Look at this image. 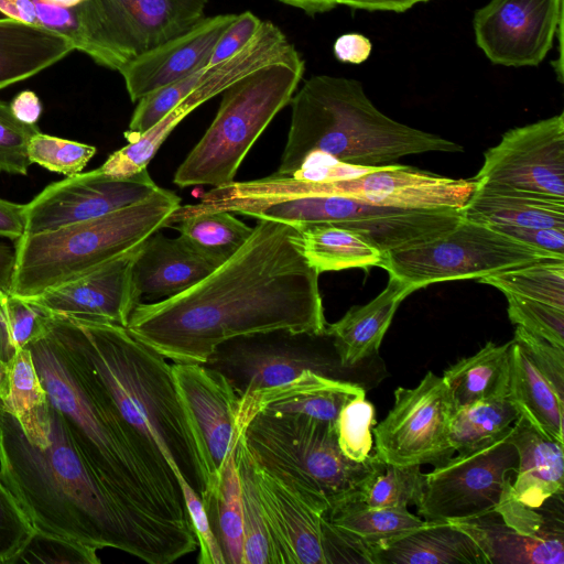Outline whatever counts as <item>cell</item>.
I'll return each instance as SVG.
<instances>
[{
	"label": "cell",
	"instance_id": "49",
	"mask_svg": "<svg viewBox=\"0 0 564 564\" xmlns=\"http://www.w3.org/2000/svg\"><path fill=\"white\" fill-rule=\"evenodd\" d=\"M34 533L28 516L0 480V563H14Z\"/></svg>",
	"mask_w": 564,
	"mask_h": 564
},
{
	"label": "cell",
	"instance_id": "56",
	"mask_svg": "<svg viewBox=\"0 0 564 564\" xmlns=\"http://www.w3.org/2000/svg\"><path fill=\"white\" fill-rule=\"evenodd\" d=\"M9 105L17 119L28 124H36L42 112V105L35 93L23 90Z\"/></svg>",
	"mask_w": 564,
	"mask_h": 564
},
{
	"label": "cell",
	"instance_id": "11",
	"mask_svg": "<svg viewBox=\"0 0 564 564\" xmlns=\"http://www.w3.org/2000/svg\"><path fill=\"white\" fill-rule=\"evenodd\" d=\"M207 0H87L77 7L84 53L118 70L204 17Z\"/></svg>",
	"mask_w": 564,
	"mask_h": 564
},
{
	"label": "cell",
	"instance_id": "48",
	"mask_svg": "<svg viewBox=\"0 0 564 564\" xmlns=\"http://www.w3.org/2000/svg\"><path fill=\"white\" fill-rule=\"evenodd\" d=\"M98 550L35 531L14 563L99 564Z\"/></svg>",
	"mask_w": 564,
	"mask_h": 564
},
{
	"label": "cell",
	"instance_id": "44",
	"mask_svg": "<svg viewBox=\"0 0 564 564\" xmlns=\"http://www.w3.org/2000/svg\"><path fill=\"white\" fill-rule=\"evenodd\" d=\"M375 408L366 394L349 400L340 410L336 430L338 445L346 457L361 463L372 454L376 425Z\"/></svg>",
	"mask_w": 564,
	"mask_h": 564
},
{
	"label": "cell",
	"instance_id": "58",
	"mask_svg": "<svg viewBox=\"0 0 564 564\" xmlns=\"http://www.w3.org/2000/svg\"><path fill=\"white\" fill-rule=\"evenodd\" d=\"M14 267V247L0 241V288L10 291Z\"/></svg>",
	"mask_w": 564,
	"mask_h": 564
},
{
	"label": "cell",
	"instance_id": "50",
	"mask_svg": "<svg viewBox=\"0 0 564 564\" xmlns=\"http://www.w3.org/2000/svg\"><path fill=\"white\" fill-rule=\"evenodd\" d=\"M513 339L522 346L555 392L564 399V348L529 333L521 326L516 327Z\"/></svg>",
	"mask_w": 564,
	"mask_h": 564
},
{
	"label": "cell",
	"instance_id": "33",
	"mask_svg": "<svg viewBox=\"0 0 564 564\" xmlns=\"http://www.w3.org/2000/svg\"><path fill=\"white\" fill-rule=\"evenodd\" d=\"M511 340L488 341L470 357L459 359L444 371L455 409L509 393Z\"/></svg>",
	"mask_w": 564,
	"mask_h": 564
},
{
	"label": "cell",
	"instance_id": "37",
	"mask_svg": "<svg viewBox=\"0 0 564 564\" xmlns=\"http://www.w3.org/2000/svg\"><path fill=\"white\" fill-rule=\"evenodd\" d=\"M169 227L177 230L192 248L217 267L234 256L252 232V227L230 212L188 216Z\"/></svg>",
	"mask_w": 564,
	"mask_h": 564
},
{
	"label": "cell",
	"instance_id": "15",
	"mask_svg": "<svg viewBox=\"0 0 564 564\" xmlns=\"http://www.w3.org/2000/svg\"><path fill=\"white\" fill-rule=\"evenodd\" d=\"M158 185L148 169L113 176L100 169L51 183L25 204V232L37 234L98 218L151 195Z\"/></svg>",
	"mask_w": 564,
	"mask_h": 564
},
{
	"label": "cell",
	"instance_id": "28",
	"mask_svg": "<svg viewBox=\"0 0 564 564\" xmlns=\"http://www.w3.org/2000/svg\"><path fill=\"white\" fill-rule=\"evenodd\" d=\"M324 518L369 564L379 551L426 523L408 508H372L359 499L328 509Z\"/></svg>",
	"mask_w": 564,
	"mask_h": 564
},
{
	"label": "cell",
	"instance_id": "30",
	"mask_svg": "<svg viewBox=\"0 0 564 564\" xmlns=\"http://www.w3.org/2000/svg\"><path fill=\"white\" fill-rule=\"evenodd\" d=\"M74 50L64 35L0 18V89L44 70Z\"/></svg>",
	"mask_w": 564,
	"mask_h": 564
},
{
	"label": "cell",
	"instance_id": "21",
	"mask_svg": "<svg viewBox=\"0 0 564 564\" xmlns=\"http://www.w3.org/2000/svg\"><path fill=\"white\" fill-rule=\"evenodd\" d=\"M237 14L205 17L186 32L133 57L119 69L131 101L207 67L214 46Z\"/></svg>",
	"mask_w": 564,
	"mask_h": 564
},
{
	"label": "cell",
	"instance_id": "6",
	"mask_svg": "<svg viewBox=\"0 0 564 564\" xmlns=\"http://www.w3.org/2000/svg\"><path fill=\"white\" fill-rule=\"evenodd\" d=\"M242 437L256 463L328 509L360 499L384 467L376 453L361 463L349 459L338 445L336 425L306 415L259 413Z\"/></svg>",
	"mask_w": 564,
	"mask_h": 564
},
{
	"label": "cell",
	"instance_id": "47",
	"mask_svg": "<svg viewBox=\"0 0 564 564\" xmlns=\"http://www.w3.org/2000/svg\"><path fill=\"white\" fill-rule=\"evenodd\" d=\"M40 130L14 117L10 105L0 100V172L26 175L30 162L28 144Z\"/></svg>",
	"mask_w": 564,
	"mask_h": 564
},
{
	"label": "cell",
	"instance_id": "38",
	"mask_svg": "<svg viewBox=\"0 0 564 564\" xmlns=\"http://www.w3.org/2000/svg\"><path fill=\"white\" fill-rule=\"evenodd\" d=\"M505 295L539 301L564 310V259H544L478 279Z\"/></svg>",
	"mask_w": 564,
	"mask_h": 564
},
{
	"label": "cell",
	"instance_id": "31",
	"mask_svg": "<svg viewBox=\"0 0 564 564\" xmlns=\"http://www.w3.org/2000/svg\"><path fill=\"white\" fill-rule=\"evenodd\" d=\"M489 564L478 544L451 522L426 521L373 556V564Z\"/></svg>",
	"mask_w": 564,
	"mask_h": 564
},
{
	"label": "cell",
	"instance_id": "41",
	"mask_svg": "<svg viewBox=\"0 0 564 564\" xmlns=\"http://www.w3.org/2000/svg\"><path fill=\"white\" fill-rule=\"evenodd\" d=\"M9 394L0 400L26 432L39 423L41 411L48 403L47 393L35 369L28 347L20 349L8 362Z\"/></svg>",
	"mask_w": 564,
	"mask_h": 564
},
{
	"label": "cell",
	"instance_id": "40",
	"mask_svg": "<svg viewBox=\"0 0 564 564\" xmlns=\"http://www.w3.org/2000/svg\"><path fill=\"white\" fill-rule=\"evenodd\" d=\"M48 314L0 288V360L8 365L14 355L47 333Z\"/></svg>",
	"mask_w": 564,
	"mask_h": 564
},
{
	"label": "cell",
	"instance_id": "52",
	"mask_svg": "<svg viewBox=\"0 0 564 564\" xmlns=\"http://www.w3.org/2000/svg\"><path fill=\"white\" fill-rule=\"evenodd\" d=\"M263 21L251 11L237 14L216 42L207 67L229 59L256 36Z\"/></svg>",
	"mask_w": 564,
	"mask_h": 564
},
{
	"label": "cell",
	"instance_id": "59",
	"mask_svg": "<svg viewBox=\"0 0 564 564\" xmlns=\"http://www.w3.org/2000/svg\"><path fill=\"white\" fill-rule=\"evenodd\" d=\"M280 2L301 9L308 15L324 13L338 6L337 0H279Z\"/></svg>",
	"mask_w": 564,
	"mask_h": 564
},
{
	"label": "cell",
	"instance_id": "34",
	"mask_svg": "<svg viewBox=\"0 0 564 564\" xmlns=\"http://www.w3.org/2000/svg\"><path fill=\"white\" fill-rule=\"evenodd\" d=\"M302 252L321 274L352 268L380 267L384 254L348 229L318 224L296 228Z\"/></svg>",
	"mask_w": 564,
	"mask_h": 564
},
{
	"label": "cell",
	"instance_id": "9",
	"mask_svg": "<svg viewBox=\"0 0 564 564\" xmlns=\"http://www.w3.org/2000/svg\"><path fill=\"white\" fill-rule=\"evenodd\" d=\"M477 186L473 178H449L393 163L334 181H306L276 173L252 181H232L208 191L200 202L340 196L400 208L460 210Z\"/></svg>",
	"mask_w": 564,
	"mask_h": 564
},
{
	"label": "cell",
	"instance_id": "10",
	"mask_svg": "<svg viewBox=\"0 0 564 564\" xmlns=\"http://www.w3.org/2000/svg\"><path fill=\"white\" fill-rule=\"evenodd\" d=\"M551 258L564 259L488 225L463 218L434 238L386 253L380 267L416 291L431 283L478 280L501 270Z\"/></svg>",
	"mask_w": 564,
	"mask_h": 564
},
{
	"label": "cell",
	"instance_id": "39",
	"mask_svg": "<svg viewBox=\"0 0 564 564\" xmlns=\"http://www.w3.org/2000/svg\"><path fill=\"white\" fill-rule=\"evenodd\" d=\"M240 477L243 511L241 564H274L273 549L250 468V453L242 434L235 449Z\"/></svg>",
	"mask_w": 564,
	"mask_h": 564
},
{
	"label": "cell",
	"instance_id": "24",
	"mask_svg": "<svg viewBox=\"0 0 564 564\" xmlns=\"http://www.w3.org/2000/svg\"><path fill=\"white\" fill-rule=\"evenodd\" d=\"M217 265L192 248L181 236L167 238L159 230L138 248L131 269L138 303L161 301L192 288Z\"/></svg>",
	"mask_w": 564,
	"mask_h": 564
},
{
	"label": "cell",
	"instance_id": "46",
	"mask_svg": "<svg viewBox=\"0 0 564 564\" xmlns=\"http://www.w3.org/2000/svg\"><path fill=\"white\" fill-rule=\"evenodd\" d=\"M508 317L517 326L564 348V310L516 295H506Z\"/></svg>",
	"mask_w": 564,
	"mask_h": 564
},
{
	"label": "cell",
	"instance_id": "22",
	"mask_svg": "<svg viewBox=\"0 0 564 564\" xmlns=\"http://www.w3.org/2000/svg\"><path fill=\"white\" fill-rule=\"evenodd\" d=\"M260 66L258 52L246 46L229 59L207 67L202 83L189 95L144 133L127 140V145L111 153L99 166L100 171L113 176H131L148 169L159 148L187 115Z\"/></svg>",
	"mask_w": 564,
	"mask_h": 564
},
{
	"label": "cell",
	"instance_id": "55",
	"mask_svg": "<svg viewBox=\"0 0 564 564\" xmlns=\"http://www.w3.org/2000/svg\"><path fill=\"white\" fill-rule=\"evenodd\" d=\"M25 204L0 198V237L18 240L25 232Z\"/></svg>",
	"mask_w": 564,
	"mask_h": 564
},
{
	"label": "cell",
	"instance_id": "23",
	"mask_svg": "<svg viewBox=\"0 0 564 564\" xmlns=\"http://www.w3.org/2000/svg\"><path fill=\"white\" fill-rule=\"evenodd\" d=\"M365 394L356 383L332 379L313 370L279 386L254 390L240 397L236 414V436L262 412L300 414L336 425L343 406Z\"/></svg>",
	"mask_w": 564,
	"mask_h": 564
},
{
	"label": "cell",
	"instance_id": "45",
	"mask_svg": "<svg viewBox=\"0 0 564 564\" xmlns=\"http://www.w3.org/2000/svg\"><path fill=\"white\" fill-rule=\"evenodd\" d=\"M96 154L90 144L62 139L39 131L29 141L30 162L66 177L80 173Z\"/></svg>",
	"mask_w": 564,
	"mask_h": 564
},
{
	"label": "cell",
	"instance_id": "19",
	"mask_svg": "<svg viewBox=\"0 0 564 564\" xmlns=\"http://www.w3.org/2000/svg\"><path fill=\"white\" fill-rule=\"evenodd\" d=\"M304 335L280 330L234 338L204 365L221 372L239 397L288 382L307 369L322 373L321 359L302 345Z\"/></svg>",
	"mask_w": 564,
	"mask_h": 564
},
{
	"label": "cell",
	"instance_id": "16",
	"mask_svg": "<svg viewBox=\"0 0 564 564\" xmlns=\"http://www.w3.org/2000/svg\"><path fill=\"white\" fill-rule=\"evenodd\" d=\"M250 468L274 564H332L324 518L328 507L260 466L251 454Z\"/></svg>",
	"mask_w": 564,
	"mask_h": 564
},
{
	"label": "cell",
	"instance_id": "4",
	"mask_svg": "<svg viewBox=\"0 0 564 564\" xmlns=\"http://www.w3.org/2000/svg\"><path fill=\"white\" fill-rule=\"evenodd\" d=\"M290 104L291 124L279 175H291L314 152L350 165L381 166L408 155L464 151L454 141L386 116L357 79L312 76Z\"/></svg>",
	"mask_w": 564,
	"mask_h": 564
},
{
	"label": "cell",
	"instance_id": "36",
	"mask_svg": "<svg viewBox=\"0 0 564 564\" xmlns=\"http://www.w3.org/2000/svg\"><path fill=\"white\" fill-rule=\"evenodd\" d=\"M520 416L508 398L477 401L455 410L449 425V442L457 453L473 451L507 433Z\"/></svg>",
	"mask_w": 564,
	"mask_h": 564
},
{
	"label": "cell",
	"instance_id": "8",
	"mask_svg": "<svg viewBox=\"0 0 564 564\" xmlns=\"http://www.w3.org/2000/svg\"><path fill=\"white\" fill-rule=\"evenodd\" d=\"M230 212L300 228L330 224L356 232L383 254L424 242L457 225L458 209H413L375 205L340 196H297L274 199H228L186 205L188 216Z\"/></svg>",
	"mask_w": 564,
	"mask_h": 564
},
{
	"label": "cell",
	"instance_id": "53",
	"mask_svg": "<svg viewBox=\"0 0 564 564\" xmlns=\"http://www.w3.org/2000/svg\"><path fill=\"white\" fill-rule=\"evenodd\" d=\"M490 227L529 246L564 258V230L562 229L503 225Z\"/></svg>",
	"mask_w": 564,
	"mask_h": 564
},
{
	"label": "cell",
	"instance_id": "42",
	"mask_svg": "<svg viewBox=\"0 0 564 564\" xmlns=\"http://www.w3.org/2000/svg\"><path fill=\"white\" fill-rule=\"evenodd\" d=\"M87 0H0V12L69 39L75 50L84 51L77 7Z\"/></svg>",
	"mask_w": 564,
	"mask_h": 564
},
{
	"label": "cell",
	"instance_id": "60",
	"mask_svg": "<svg viewBox=\"0 0 564 564\" xmlns=\"http://www.w3.org/2000/svg\"><path fill=\"white\" fill-rule=\"evenodd\" d=\"M9 394L8 366L0 360V400H6Z\"/></svg>",
	"mask_w": 564,
	"mask_h": 564
},
{
	"label": "cell",
	"instance_id": "18",
	"mask_svg": "<svg viewBox=\"0 0 564 564\" xmlns=\"http://www.w3.org/2000/svg\"><path fill=\"white\" fill-rule=\"evenodd\" d=\"M172 373L205 466V496L239 438L235 422L240 397L221 372L204 364L173 362Z\"/></svg>",
	"mask_w": 564,
	"mask_h": 564
},
{
	"label": "cell",
	"instance_id": "35",
	"mask_svg": "<svg viewBox=\"0 0 564 564\" xmlns=\"http://www.w3.org/2000/svg\"><path fill=\"white\" fill-rule=\"evenodd\" d=\"M235 449L236 445L228 453L217 481L202 498L226 564H241L243 553L242 496Z\"/></svg>",
	"mask_w": 564,
	"mask_h": 564
},
{
	"label": "cell",
	"instance_id": "29",
	"mask_svg": "<svg viewBox=\"0 0 564 564\" xmlns=\"http://www.w3.org/2000/svg\"><path fill=\"white\" fill-rule=\"evenodd\" d=\"M463 218L488 226L564 230V198L481 185L459 210Z\"/></svg>",
	"mask_w": 564,
	"mask_h": 564
},
{
	"label": "cell",
	"instance_id": "20",
	"mask_svg": "<svg viewBox=\"0 0 564 564\" xmlns=\"http://www.w3.org/2000/svg\"><path fill=\"white\" fill-rule=\"evenodd\" d=\"M138 248L82 276L25 300L48 314L126 327L132 311L139 304L131 279L132 262Z\"/></svg>",
	"mask_w": 564,
	"mask_h": 564
},
{
	"label": "cell",
	"instance_id": "2",
	"mask_svg": "<svg viewBox=\"0 0 564 564\" xmlns=\"http://www.w3.org/2000/svg\"><path fill=\"white\" fill-rule=\"evenodd\" d=\"M0 480L37 532L170 564L95 476L51 403L40 430L26 437L0 401Z\"/></svg>",
	"mask_w": 564,
	"mask_h": 564
},
{
	"label": "cell",
	"instance_id": "12",
	"mask_svg": "<svg viewBox=\"0 0 564 564\" xmlns=\"http://www.w3.org/2000/svg\"><path fill=\"white\" fill-rule=\"evenodd\" d=\"M511 429L497 440L458 453L425 474L417 513L425 521L454 522L489 513L500 503L518 467Z\"/></svg>",
	"mask_w": 564,
	"mask_h": 564
},
{
	"label": "cell",
	"instance_id": "57",
	"mask_svg": "<svg viewBox=\"0 0 564 564\" xmlns=\"http://www.w3.org/2000/svg\"><path fill=\"white\" fill-rule=\"evenodd\" d=\"M427 1L430 0H337V3L366 11L404 12L417 3Z\"/></svg>",
	"mask_w": 564,
	"mask_h": 564
},
{
	"label": "cell",
	"instance_id": "43",
	"mask_svg": "<svg viewBox=\"0 0 564 564\" xmlns=\"http://www.w3.org/2000/svg\"><path fill=\"white\" fill-rule=\"evenodd\" d=\"M425 474L420 465L384 467L368 482L360 501L372 508H408L420 505Z\"/></svg>",
	"mask_w": 564,
	"mask_h": 564
},
{
	"label": "cell",
	"instance_id": "1",
	"mask_svg": "<svg viewBox=\"0 0 564 564\" xmlns=\"http://www.w3.org/2000/svg\"><path fill=\"white\" fill-rule=\"evenodd\" d=\"M319 273L295 227L257 219L245 245L202 281L139 303L126 328L173 362L205 364L219 345L271 332L324 336Z\"/></svg>",
	"mask_w": 564,
	"mask_h": 564
},
{
	"label": "cell",
	"instance_id": "27",
	"mask_svg": "<svg viewBox=\"0 0 564 564\" xmlns=\"http://www.w3.org/2000/svg\"><path fill=\"white\" fill-rule=\"evenodd\" d=\"M451 523L478 544L489 564H564V530L524 534L496 511Z\"/></svg>",
	"mask_w": 564,
	"mask_h": 564
},
{
	"label": "cell",
	"instance_id": "7",
	"mask_svg": "<svg viewBox=\"0 0 564 564\" xmlns=\"http://www.w3.org/2000/svg\"><path fill=\"white\" fill-rule=\"evenodd\" d=\"M302 57L264 65L223 91L209 128L176 170L180 187L228 184L278 112L291 102L303 77Z\"/></svg>",
	"mask_w": 564,
	"mask_h": 564
},
{
	"label": "cell",
	"instance_id": "3",
	"mask_svg": "<svg viewBox=\"0 0 564 564\" xmlns=\"http://www.w3.org/2000/svg\"><path fill=\"white\" fill-rule=\"evenodd\" d=\"M47 327L67 360L202 498L206 470L167 359L117 324L48 314Z\"/></svg>",
	"mask_w": 564,
	"mask_h": 564
},
{
	"label": "cell",
	"instance_id": "32",
	"mask_svg": "<svg viewBox=\"0 0 564 564\" xmlns=\"http://www.w3.org/2000/svg\"><path fill=\"white\" fill-rule=\"evenodd\" d=\"M508 398L534 426L564 443V399L539 371L530 356L511 339Z\"/></svg>",
	"mask_w": 564,
	"mask_h": 564
},
{
	"label": "cell",
	"instance_id": "54",
	"mask_svg": "<svg viewBox=\"0 0 564 564\" xmlns=\"http://www.w3.org/2000/svg\"><path fill=\"white\" fill-rule=\"evenodd\" d=\"M371 51L370 40L357 32L339 35L333 45L334 56L345 64H361L369 58Z\"/></svg>",
	"mask_w": 564,
	"mask_h": 564
},
{
	"label": "cell",
	"instance_id": "13",
	"mask_svg": "<svg viewBox=\"0 0 564 564\" xmlns=\"http://www.w3.org/2000/svg\"><path fill=\"white\" fill-rule=\"evenodd\" d=\"M455 410L445 380L432 371L414 388H397L393 406L372 429L375 453L395 466L444 464L455 453L449 442Z\"/></svg>",
	"mask_w": 564,
	"mask_h": 564
},
{
	"label": "cell",
	"instance_id": "17",
	"mask_svg": "<svg viewBox=\"0 0 564 564\" xmlns=\"http://www.w3.org/2000/svg\"><path fill=\"white\" fill-rule=\"evenodd\" d=\"M563 24V0H490L473 19L477 46L496 65L538 66Z\"/></svg>",
	"mask_w": 564,
	"mask_h": 564
},
{
	"label": "cell",
	"instance_id": "25",
	"mask_svg": "<svg viewBox=\"0 0 564 564\" xmlns=\"http://www.w3.org/2000/svg\"><path fill=\"white\" fill-rule=\"evenodd\" d=\"M509 441L517 449L518 467L511 497L532 509L563 495L564 443L544 434L523 414L511 427Z\"/></svg>",
	"mask_w": 564,
	"mask_h": 564
},
{
	"label": "cell",
	"instance_id": "51",
	"mask_svg": "<svg viewBox=\"0 0 564 564\" xmlns=\"http://www.w3.org/2000/svg\"><path fill=\"white\" fill-rule=\"evenodd\" d=\"M191 525L196 538L199 564H226L220 545L212 530L199 495L181 476H177Z\"/></svg>",
	"mask_w": 564,
	"mask_h": 564
},
{
	"label": "cell",
	"instance_id": "5",
	"mask_svg": "<svg viewBox=\"0 0 564 564\" xmlns=\"http://www.w3.org/2000/svg\"><path fill=\"white\" fill-rule=\"evenodd\" d=\"M180 206L175 193L158 186L142 200L108 215L23 235L13 246L10 292L30 299L101 267L163 228Z\"/></svg>",
	"mask_w": 564,
	"mask_h": 564
},
{
	"label": "cell",
	"instance_id": "14",
	"mask_svg": "<svg viewBox=\"0 0 564 564\" xmlns=\"http://www.w3.org/2000/svg\"><path fill=\"white\" fill-rule=\"evenodd\" d=\"M481 185L564 198V113L508 130L484 153Z\"/></svg>",
	"mask_w": 564,
	"mask_h": 564
},
{
	"label": "cell",
	"instance_id": "26",
	"mask_svg": "<svg viewBox=\"0 0 564 564\" xmlns=\"http://www.w3.org/2000/svg\"><path fill=\"white\" fill-rule=\"evenodd\" d=\"M412 292L406 283L389 275L373 300L350 307L340 319L326 325L325 335L333 339L341 366H356L378 351L398 307Z\"/></svg>",
	"mask_w": 564,
	"mask_h": 564
}]
</instances>
